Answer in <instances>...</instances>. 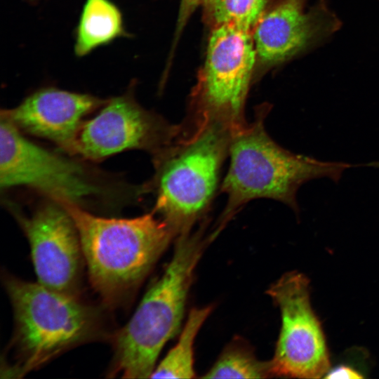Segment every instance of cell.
<instances>
[{
	"label": "cell",
	"instance_id": "18",
	"mask_svg": "<svg viewBox=\"0 0 379 379\" xmlns=\"http://www.w3.org/2000/svg\"><path fill=\"white\" fill-rule=\"evenodd\" d=\"M324 378H347V379H361L364 376L354 368L348 365L340 364L328 370L324 377Z\"/></svg>",
	"mask_w": 379,
	"mask_h": 379
},
{
	"label": "cell",
	"instance_id": "16",
	"mask_svg": "<svg viewBox=\"0 0 379 379\" xmlns=\"http://www.w3.org/2000/svg\"><path fill=\"white\" fill-rule=\"evenodd\" d=\"M270 0H209L204 6L211 27L230 24L252 31Z\"/></svg>",
	"mask_w": 379,
	"mask_h": 379
},
{
	"label": "cell",
	"instance_id": "8",
	"mask_svg": "<svg viewBox=\"0 0 379 379\" xmlns=\"http://www.w3.org/2000/svg\"><path fill=\"white\" fill-rule=\"evenodd\" d=\"M0 186L1 189L27 186L52 200L80 206L100 193V187L81 164L31 142L1 116Z\"/></svg>",
	"mask_w": 379,
	"mask_h": 379
},
{
	"label": "cell",
	"instance_id": "2",
	"mask_svg": "<svg viewBox=\"0 0 379 379\" xmlns=\"http://www.w3.org/2000/svg\"><path fill=\"white\" fill-rule=\"evenodd\" d=\"M60 204L78 230L91 285L107 307L128 302L177 237L152 211L131 218H104L77 204Z\"/></svg>",
	"mask_w": 379,
	"mask_h": 379
},
{
	"label": "cell",
	"instance_id": "15",
	"mask_svg": "<svg viewBox=\"0 0 379 379\" xmlns=\"http://www.w3.org/2000/svg\"><path fill=\"white\" fill-rule=\"evenodd\" d=\"M202 378H267L272 375L269 361L258 359L246 340L235 337Z\"/></svg>",
	"mask_w": 379,
	"mask_h": 379
},
{
	"label": "cell",
	"instance_id": "11",
	"mask_svg": "<svg viewBox=\"0 0 379 379\" xmlns=\"http://www.w3.org/2000/svg\"><path fill=\"white\" fill-rule=\"evenodd\" d=\"M18 221L29 244L38 283L79 297L85 261L76 225L63 205L51 199Z\"/></svg>",
	"mask_w": 379,
	"mask_h": 379
},
{
	"label": "cell",
	"instance_id": "4",
	"mask_svg": "<svg viewBox=\"0 0 379 379\" xmlns=\"http://www.w3.org/2000/svg\"><path fill=\"white\" fill-rule=\"evenodd\" d=\"M199 228L175 239L173 256L151 285L129 321L112 335L113 357L109 377L150 378L166 343L178 331L196 267L217 237Z\"/></svg>",
	"mask_w": 379,
	"mask_h": 379
},
{
	"label": "cell",
	"instance_id": "7",
	"mask_svg": "<svg viewBox=\"0 0 379 379\" xmlns=\"http://www.w3.org/2000/svg\"><path fill=\"white\" fill-rule=\"evenodd\" d=\"M279 309L281 326L269 361L272 378H320L330 369L326 340L310 302V281L302 273L284 274L267 291Z\"/></svg>",
	"mask_w": 379,
	"mask_h": 379
},
{
	"label": "cell",
	"instance_id": "13",
	"mask_svg": "<svg viewBox=\"0 0 379 379\" xmlns=\"http://www.w3.org/2000/svg\"><path fill=\"white\" fill-rule=\"evenodd\" d=\"M128 36L121 13L110 0H86L76 29L74 53L84 57L114 39Z\"/></svg>",
	"mask_w": 379,
	"mask_h": 379
},
{
	"label": "cell",
	"instance_id": "3",
	"mask_svg": "<svg viewBox=\"0 0 379 379\" xmlns=\"http://www.w3.org/2000/svg\"><path fill=\"white\" fill-rule=\"evenodd\" d=\"M14 331L3 373L21 378L79 345L110 338L102 310L80 300L5 274Z\"/></svg>",
	"mask_w": 379,
	"mask_h": 379
},
{
	"label": "cell",
	"instance_id": "14",
	"mask_svg": "<svg viewBox=\"0 0 379 379\" xmlns=\"http://www.w3.org/2000/svg\"><path fill=\"white\" fill-rule=\"evenodd\" d=\"M212 310L213 306L208 305L190 310L177 343L157 364L150 378H195L194 344L197 333Z\"/></svg>",
	"mask_w": 379,
	"mask_h": 379
},
{
	"label": "cell",
	"instance_id": "10",
	"mask_svg": "<svg viewBox=\"0 0 379 379\" xmlns=\"http://www.w3.org/2000/svg\"><path fill=\"white\" fill-rule=\"evenodd\" d=\"M307 0L270 1L252 29L257 64L270 69L326 42L342 22L327 0L306 9Z\"/></svg>",
	"mask_w": 379,
	"mask_h": 379
},
{
	"label": "cell",
	"instance_id": "12",
	"mask_svg": "<svg viewBox=\"0 0 379 379\" xmlns=\"http://www.w3.org/2000/svg\"><path fill=\"white\" fill-rule=\"evenodd\" d=\"M107 101L91 94L43 88L28 95L15 107L2 109L1 116L20 131L51 140L73 154L84 117Z\"/></svg>",
	"mask_w": 379,
	"mask_h": 379
},
{
	"label": "cell",
	"instance_id": "17",
	"mask_svg": "<svg viewBox=\"0 0 379 379\" xmlns=\"http://www.w3.org/2000/svg\"><path fill=\"white\" fill-rule=\"evenodd\" d=\"M209 0H180L177 22L175 24L173 46L178 42L183 29L194 13L204 6Z\"/></svg>",
	"mask_w": 379,
	"mask_h": 379
},
{
	"label": "cell",
	"instance_id": "6",
	"mask_svg": "<svg viewBox=\"0 0 379 379\" xmlns=\"http://www.w3.org/2000/svg\"><path fill=\"white\" fill-rule=\"evenodd\" d=\"M257 64L252 31L234 25L211 27L205 60L180 124L187 135L209 122L232 131L244 126L245 105Z\"/></svg>",
	"mask_w": 379,
	"mask_h": 379
},
{
	"label": "cell",
	"instance_id": "1",
	"mask_svg": "<svg viewBox=\"0 0 379 379\" xmlns=\"http://www.w3.org/2000/svg\"><path fill=\"white\" fill-rule=\"evenodd\" d=\"M270 110L269 105L258 107L253 121L232 132L230 164L220 187L227 196V202L215 225L222 230L251 200L279 201L298 215L297 192L304 183L321 178L338 182L348 168L375 165V162L354 165L322 161L286 149L265 129Z\"/></svg>",
	"mask_w": 379,
	"mask_h": 379
},
{
	"label": "cell",
	"instance_id": "9",
	"mask_svg": "<svg viewBox=\"0 0 379 379\" xmlns=\"http://www.w3.org/2000/svg\"><path fill=\"white\" fill-rule=\"evenodd\" d=\"M133 88L107 100L95 117L84 121L73 154L100 161L125 150L141 149L154 157L175 142L180 125L142 107Z\"/></svg>",
	"mask_w": 379,
	"mask_h": 379
},
{
	"label": "cell",
	"instance_id": "5",
	"mask_svg": "<svg viewBox=\"0 0 379 379\" xmlns=\"http://www.w3.org/2000/svg\"><path fill=\"white\" fill-rule=\"evenodd\" d=\"M232 131L217 121L178 137L153 157L154 175L144 187L154 193L152 212L175 232H191L209 211L220 189Z\"/></svg>",
	"mask_w": 379,
	"mask_h": 379
}]
</instances>
